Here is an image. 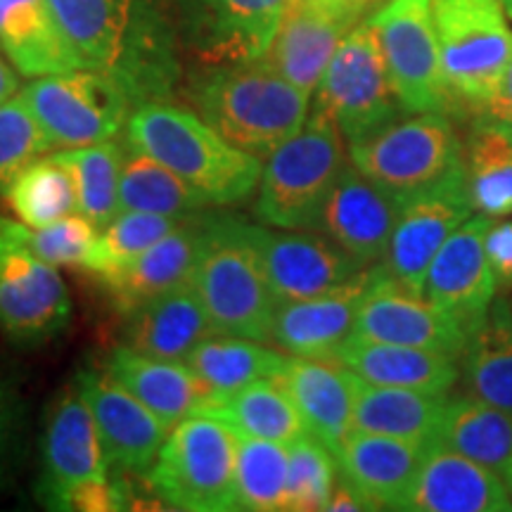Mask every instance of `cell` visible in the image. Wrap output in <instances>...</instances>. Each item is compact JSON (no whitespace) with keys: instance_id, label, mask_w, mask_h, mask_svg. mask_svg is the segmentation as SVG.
Segmentation results:
<instances>
[{"instance_id":"cell-1","label":"cell","mask_w":512,"mask_h":512,"mask_svg":"<svg viewBox=\"0 0 512 512\" xmlns=\"http://www.w3.org/2000/svg\"><path fill=\"white\" fill-rule=\"evenodd\" d=\"M128 147L174 171L209 207L245 202L264 171L259 157L228 143L202 117L164 102H145L131 114Z\"/></svg>"},{"instance_id":"cell-2","label":"cell","mask_w":512,"mask_h":512,"mask_svg":"<svg viewBox=\"0 0 512 512\" xmlns=\"http://www.w3.org/2000/svg\"><path fill=\"white\" fill-rule=\"evenodd\" d=\"M200 117L228 143L268 159L309 119L311 95L275 72L264 57L216 69L195 86Z\"/></svg>"},{"instance_id":"cell-3","label":"cell","mask_w":512,"mask_h":512,"mask_svg":"<svg viewBox=\"0 0 512 512\" xmlns=\"http://www.w3.org/2000/svg\"><path fill=\"white\" fill-rule=\"evenodd\" d=\"M211 328L219 335L271 339L278 299L268 283L252 223L233 216L204 219L195 275Z\"/></svg>"},{"instance_id":"cell-4","label":"cell","mask_w":512,"mask_h":512,"mask_svg":"<svg viewBox=\"0 0 512 512\" xmlns=\"http://www.w3.org/2000/svg\"><path fill=\"white\" fill-rule=\"evenodd\" d=\"M344 166L342 133L328 114L313 107L302 131L266 159L254 214L280 230L320 228L325 204Z\"/></svg>"},{"instance_id":"cell-5","label":"cell","mask_w":512,"mask_h":512,"mask_svg":"<svg viewBox=\"0 0 512 512\" xmlns=\"http://www.w3.org/2000/svg\"><path fill=\"white\" fill-rule=\"evenodd\" d=\"M235 448L238 437L207 415L178 422L147 470L150 489L176 510L228 512L235 501Z\"/></svg>"},{"instance_id":"cell-6","label":"cell","mask_w":512,"mask_h":512,"mask_svg":"<svg viewBox=\"0 0 512 512\" xmlns=\"http://www.w3.org/2000/svg\"><path fill=\"white\" fill-rule=\"evenodd\" d=\"M430 5L453 100L479 112L512 62L510 15L501 0H430Z\"/></svg>"},{"instance_id":"cell-7","label":"cell","mask_w":512,"mask_h":512,"mask_svg":"<svg viewBox=\"0 0 512 512\" xmlns=\"http://www.w3.org/2000/svg\"><path fill=\"white\" fill-rule=\"evenodd\" d=\"M316 110L335 121L347 145L361 143L406 114L370 19L358 22L332 55L316 88Z\"/></svg>"},{"instance_id":"cell-8","label":"cell","mask_w":512,"mask_h":512,"mask_svg":"<svg viewBox=\"0 0 512 512\" xmlns=\"http://www.w3.org/2000/svg\"><path fill=\"white\" fill-rule=\"evenodd\" d=\"M19 93L50 145L64 150L112 140L131 119V91L117 74L102 69L38 76Z\"/></svg>"},{"instance_id":"cell-9","label":"cell","mask_w":512,"mask_h":512,"mask_svg":"<svg viewBox=\"0 0 512 512\" xmlns=\"http://www.w3.org/2000/svg\"><path fill=\"white\" fill-rule=\"evenodd\" d=\"M349 162L370 181L408 200L463 162V143L446 114H411L349 145Z\"/></svg>"},{"instance_id":"cell-10","label":"cell","mask_w":512,"mask_h":512,"mask_svg":"<svg viewBox=\"0 0 512 512\" xmlns=\"http://www.w3.org/2000/svg\"><path fill=\"white\" fill-rule=\"evenodd\" d=\"M368 19L380 36L389 79L403 112H451L456 100L444 76L430 0H387Z\"/></svg>"},{"instance_id":"cell-11","label":"cell","mask_w":512,"mask_h":512,"mask_svg":"<svg viewBox=\"0 0 512 512\" xmlns=\"http://www.w3.org/2000/svg\"><path fill=\"white\" fill-rule=\"evenodd\" d=\"M17 221L0 216V330L12 342L38 344L72 320V297L57 266L22 245Z\"/></svg>"},{"instance_id":"cell-12","label":"cell","mask_w":512,"mask_h":512,"mask_svg":"<svg viewBox=\"0 0 512 512\" xmlns=\"http://www.w3.org/2000/svg\"><path fill=\"white\" fill-rule=\"evenodd\" d=\"M475 214L463 162L403 202L382 264L413 292L425 290L427 268L463 223Z\"/></svg>"},{"instance_id":"cell-13","label":"cell","mask_w":512,"mask_h":512,"mask_svg":"<svg viewBox=\"0 0 512 512\" xmlns=\"http://www.w3.org/2000/svg\"><path fill=\"white\" fill-rule=\"evenodd\" d=\"M354 332L377 342L432 349L453 358H463L472 337L453 313L422 292L401 285L384 264L377 268L363 297Z\"/></svg>"},{"instance_id":"cell-14","label":"cell","mask_w":512,"mask_h":512,"mask_svg":"<svg viewBox=\"0 0 512 512\" xmlns=\"http://www.w3.org/2000/svg\"><path fill=\"white\" fill-rule=\"evenodd\" d=\"M368 5L356 0H292L264 60L287 81L316 93L325 69Z\"/></svg>"},{"instance_id":"cell-15","label":"cell","mask_w":512,"mask_h":512,"mask_svg":"<svg viewBox=\"0 0 512 512\" xmlns=\"http://www.w3.org/2000/svg\"><path fill=\"white\" fill-rule=\"evenodd\" d=\"M491 221L482 214L470 216L432 259L422 290L470 332L484 323L498 294V280L484 245Z\"/></svg>"},{"instance_id":"cell-16","label":"cell","mask_w":512,"mask_h":512,"mask_svg":"<svg viewBox=\"0 0 512 512\" xmlns=\"http://www.w3.org/2000/svg\"><path fill=\"white\" fill-rule=\"evenodd\" d=\"M41 456L43 501L55 510H60L64 496L79 486L110 479V460L102 448L91 406L79 387L64 392L50 411Z\"/></svg>"},{"instance_id":"cell-17","label":"cell","mask_w":512,"mask_h":512,"mask_svg":"<svg viewBox=\"0 0 512 512\" xmlns=\"http://www.w3.org/2000/svg\"><path fill=\"white\" fill-rule=\"evenodd\" d=\"M254 235L278 304L337 290L368 268L332 238L302 230L280 233L261 226H254Z\"/></svg>"},{"instance_id":"cell-18","label":"cell","mask_w":512,"mask_h":512,"mask_svg":"<svg viewBox=\"0 0 512 512\" xmlns=\"http://www.w3.org/2000/svg\"><path fill=\"white\" fill-rule=\"evenodd\" d=\"M403 202L347 162L325 204L320 228L361 264H382Z\"/></svg>"},{"instance_id":"cell-19","label":"cell","mask_w":512,"mask_h":512,"mask_svg":"<svg viewBox=\"0 0 512 512\" xmlns=\"http://www.w3.org/2000/svg\"><path fill=\"white\" fill-rule=\"evenodd\" d=\"M76 387L91 406L110 465L124 472L150 470L171 427L107 373H81Z\"/></svg>"},{"instance_id":"cell-20","label":"cell","mask_w":512,"mask_h":512,"mask_svg":"<svg viewBox=\"0 0 512 512\" xmlns=\"http://www.w3.org/2000/svg\"><path fill=\"white\" fill-rule=\"evenodd\" d=\"M377 268L380 264L368 266L349 283L318 297L278 304L271 330L273 342L294 356L335 358L337 349L354 335L358 311Z\"/></svg>"},{"instance_id":"cell-21","label":"cell","mask_w":512,"mask_h":512,"mask_svg":"<svg viewBox=\"0 0 512 512\" xmlns=\"http://www.w3.org/2000/svg\"><path fill=\"white\" fill-rule=\"evenodd\" d=\"M403 510L512 512V498L501 472L434 441L427 446Z\"/></svg>"},{"instance_id":"cell-22","label":"cell","mask_w":512,"mask_h":512,"mask_svg":"<svg viewBox=\"0 0 512 512\" xmlns=\"http://www.w3.org/2000/svg\"><path fill=\"white\" fill-rule=\"evenodd\" d=\"M278 382L292 396L309 434L337 456L354 432L358 375L337 358L292 356L280 370Z\"/></svg>"},{"instance_id":"cell-23","label":"cell","mask_w":512,"mask_h":512,"mask_svg":"<svg viewBox=\"0 0 512 512\" xmlns=\"http://www.w3.org/2000/svg\"><path fill=\"white\" fill-rule=\"evenodd\" d=\"M427 444L354 430L337 453L342 477L375 510H403L418 477Z\"/></svg>"},{"instance_id":"cell-24","label":"cell","mask_w":512,"mask_h":512,"mask_svg":"<svg viewBox=\"0 0 512 512\" xmlns=\"http://www.w3.org/2000/svg\"><path fill=\"white\" fill-rule=\"evenodd\" d=\"M204 221H183L166 238L138 256L119 273L98 278L110 294L114 309L124 316L178 285L190 283L200 256Z\"/></svg>"},{"instance_id":"cell-25","label":"cell","mask_w":512,"mask_h":512,"mask_svg":"<svg viewBox=\"0 0 512 512\" xmlns=\"http://www.w3.org/2000/svg\"><path fill=\"white\" fill-rule=\"evenodd\" d=\"M335 358L361 380L382 387L448 394L460 377L458 358L408 344L377 342L356 332L337 349Z\"/></svg>"},{"instance_id":"cell-26","label":"cell","mask_w":512,"mask_h":512,"mask_svg":"<svg viewBox=\"0 0 512 512\" xmlns=\"http://www.w3.org/2000/svg\"><path fill=\"white\" fill-rule=\"evenodd\" d=\"M126 318V347L166 361H185L192 349L214 332L192 280L164 292Z\"/></svg>"},{"instance_id":"cell-27","label":"cell","mask_w":512,"mask_h":512,"mask_svg":"<svg viewBox=\"0 0 512 512\" xmlns=\"http://www.w3.org/2000/svg\"><path fill=\"white\" fill-rule=\"evenodd\" d=\"M107 375L143 401L169 427H176L178 422L195 415L200 401L209 394V389L185 361H166V358L140 354L126 344L112 351Z\"/></svg>"},{"instance_id":"cell-28","label":"cell","mask_w":512,"mask_h":512,"mask_svg":"<svg viewBox=\"0 0 512 512\" xmlns=\"http://www.w3.org/2000/svg\"><path fill=\"white\" fill-rule=\"evenodd\" d=\"M0 50L31 79L86 69L57 27L48 0H0Z\"/></svg>"},{"instance_id":"cell-29","label":"cell","mask_w":512,"mask_h":512,"mask_svg":"<svg viewBox=\"0 0 512 512\" xmlns=\"http://www.w3.org/2000/svg\"><path fill=\"white\" fill-rule=\"evenodd\" d=\"M195 415L223 422L240 437L294 444L306 430L302 413L278 380H256L228 394H207Z\"/></svg>"},{"instance_id":"cell-30","label":"cell","mask_w":512,"mask_h":512,"mask_svg":"<svg viewBox=\"0 0 512 512\" xmlns=\"http://www.w3.org/2000/svg\"><path fill=\"white\" fill-rule=\"evenodd\" d=\"M448 394L406 387H382L358 377L354 430L434 444L446 413Z\"/></svg>"},{"instance_id":"cell-31","label":"cell","mask_w":512,"mask_h":512,"mask_svg":"<svg viewBox=\"0 0 512 512\" xmlns=\"http://www.w3.org/2000/svg\"><path fill=\"white\" fill-rule=\"evenodd\" d=\"M48 5L83 67L117 72L126 55L131 0H48Z\"/></svg>"},{"instance_id":"cell-32","label":"cell","mask_w":512,"mask_h":512,"mask_svg":"<svg viewBox=\"0 0 512 512\" xmlns=\"http://www.w3.org/2000/svg\"><path fill=\"white\" fill-rule=\"evenodd\" d=\"M463 166L475 214L512 216V126L479 114L463 143Z\"/></svg>"},{"instance_id":"cell-33","label":"cell","mask_w":512,"mask_h":512,"mask_svg":"<svg viewBox=\"0 0 512 512\" xmlns=\"http://www.w3.org/2000/svg\"><path fill=\"white\" fill-rule=\"evenodd\" d=\"M437 441L501 472L512 458V413L470 392L448 396Z\"/></svg>"},{"instance_id":"cell-34","label":"cell","mask_w":512,"mask_h":512,"mask_svg":"<svg viewBox=\"0 0 512 512\" xmlns=\"http://www.w3.org/2000/svg\"><path fill=\"white\" fill-rule=\"evenodd\" d=\"M209 394H228L256 380H278L287 356L247 337H207L185 358Z\"/></svg>"},{"instance_id":"cell-35","label":"cell","mask_w":512,"mask_h":512,"mask_svg":"<svg viewBox=\"0 0 512 512\" xmlns=\"http://www.w3.org/2000/svg\"><path fill=\"white\" fill-rule=\"evenodd\" d=\"M460 361L467 392L512 413V311L503 302L472 332Z\"/></svg>"},{"instance_id":"cell-36","label":"cell","mask_w":512,"mask_h":512,"mask_svg":"<svg viewBox=\"0 0 512 512\" xmlns=\"http://www.w3.org/2000/svg\"><path fill=\"white\" fill-rule=\"evenodd\" d=\"M119 207L121 211H145V214L183 219L209 204L157 159L128 147L121 166Z\"/></svg>"},{"instance_id":"cell-37","label":"cell","mask_w":512,"mask_h":512,"mask_svg":"<svg viewBox=\"0 0 512 512\" xmlns=\"http://www.w3.org/2000/svg\"><path fill=\"white\" fill-rule=\"evenodd\" d=\"M124 147L105 140V143L69 147L57 152L55 159L72 176L76 188L79 214L91 219L95 226H107L119 214V181L124 166Z\"/></svg>"},{"instance_id":"cell-38","label":"cell","mask_w":512,"mask_h":512,"mask_svg":"<svg viewBox=\"0 0 512 512\" xmlns=\"http://www.w3.org/2000/svg\"><path fill=\"white\" fill-rule=\"evenodd\" d=\"M238 437L235 448V501L238 510H283L290 470V444Z\"/></svg>"},{"instance_id":"cell-39","label":"cell","mask_w":512,"mask_h":512,"mask_svg":"<svg viewBox=\"0 0 512 512\" xmlns=\"http://www.w3.org/2000/svg\"><path fill=\"white\" fill-rule=\"evenodd\" d=\"M5 200L22 223L43 228L76 214V188L72 176L53 157L34 159L5 190Z\"/></svg>"},{"instance_id":"cell-40","label":"cell","mask_w":512,"mask_h":512,"mask_svg":"<svg viewBox=\"0 0 512 512\" xmlns=\"http://www.w3.org/2000/svg\"><path fill=\"white\" fill-rule=\"evenodd\" d=\"M292 0H207L221 53L233 60H259L271 46Z\"/></svg>"},{"instance_id":"cell-41","label":"cell","mask_w":512,"mask_h":512,"mask_svg":"<svg viewBox=\"0 0 512 512\" xmlns=\"http://www.w3.org/2000/svg\"><path fill=\"white\" fill-rule=\"evenodd\" d=\"M178 223L181 219H171V216L119 211L107 226H102L83 271L93 273L95 278L119 273L121 268L133 264L140 254L166 238Z\"/></svg>"},{"instance_id":"cell-42","label":"cell","mask_w":512,"mask_h":512,"mask_svg":"<svg viewBox=\"0 0 512 512\" xmlns=\"http://www.w3.org/2000/svg\"><path fill=\"white\" fill-rule=\"evenodd\" d=\"M337 456L313 434H304L290 444V470L283 510L313 512L328 510L337 484Z\"/></svg>"},{"instance_id":"cell-43","label":"cell","mask_w":512,"mask_h":512,"mask_svg":"<svg viewBox=\"0 0 512 512\" xmlns=\"http://www.w3.org/2000/svg\"><path fill=\"white\" fill-rule=\"evenodd\" d=\"M50 147L53 145L22 93L0 102V192L8 190V185Z\"/></svg>"},{"instance_id":"cell-44","label":"cell","mask_w":512,"mask_h":512,"mask_svg":"<svg viewBox=\"0 0 512 512\" xmlns=\"http://www.w3.org/2000/svg\"><path fill=\"white\" fill-rule=\"evenodd\" d=\"M17 238L29 247L38 259L53 266H79L86 264L93 242L98 238V226L91 219L79 214H69L64 219L43 228H31L27 223H15Z\"/></svg>"},{"instance_id":"cell-45","label":"cell","mask_w":512,"mask_h":512,"mask_svg":"<svg viewBox=\"0 0 512 512\" xmlns=\"http://www.w3.org/2000/svg\"><path fill=\"white\" fill-rule=\"evenodd\" d=\"M486 254L494 268L498 290H512V219H494L486 230Z\"/></svg>"},{"instance_id":"cell-46","label":"cell","mask_w":512,"mask_h":512,"mask_svg":"<svg viewBox=\"0 0 512 512\" xmlns=\"http://www.w3.org/2000/svg\"><path fill=\"white\" fill-rule=\"evenodd\" d=\"M479 114L512 126V62L508 64V69H505L503 79L498 83L494 95L486 100V105L479 110Z\"/></svg>"},{"instance_id":"cell-47","label":"cell","mask_w":512,"mask_h":512,"mask_svg":"<svg viewBox=\"0 0 512 512\" xmlns=\"http://www.w3.org/2000/svg\"><path fill=\"white\" fill-rule=\"evenodd\" d=\"M328 510H354V512L358 510L361 512V510H375V508H373V503H370L368 498L361 494V491L354 489V486H351L344 477H339L335 489H332Z\"/></svg>"},{"instance_id":"cell-48","label":"cell","mask_w":512,"mask_h":512,"mask_svg":"<svg viewBox=\"0 0 512 512\" xmlns=\"http://www.w3.org/2000/svg\"><path fill=\"white\" fill-rule=\"evenodd\" d=\"M12 427H15V408H12V396L3 382H0V467L10 451Z\"/></svg>"},{"instance_id":"cell-49","label":"cell","mask_w":512,"mask_h":512,"mask_svg":"<svg viewBox=\"0 0 512 512\" xmlns=\"http://www.w3.org/2000/svg\"><path fill=\"white\" fill-rule=\"evenodd\" d=\"M17 91H19L17 74L12 72V69L8 67V62L0 57V102L10 100L12 95H17Z\"/></svg>"},{"instance_id":"cell-50","label":"cell","mask_w":512,"mask_h":512,"mask_svg":"<svg viewBox=\"0 0 512 512\" xmlns=\"http://www.w3.org/2000/svg\"><path fill=\"white\" fill-rule=\"evenodd\" d=\"M501 477H503L505 486H508V494L512 498V458L508 460V463H505V467L501 470Z\"/></svg>"},{"instance_id":"cell-51","label":"cell","mask_w":512,"mask_h":512,"mask_svg":"<svg viewBox=\"0 0 512 512\" xmlns=\"http://www.w3.org/2000/svg\"><path fill=\"white\" fill-rule=\"evenodd\" d=\"M503 3V8H505V12H508L510 15V19H512V0H501Z\"/></svg>"},{"instance_id":"cell-52","label":"cell","mask_w":512,"mask_h":512,"mask_svg":"<svg viewBox=\"0 0 512 512\" xmlns=\"http://www.w3.org/2000/svg\"><path fill=\"white\" fill-rule=\"evenodd\" d=\"M356 3H361V5H370V3H377V0H356Z\"/></svg>"}]
</instances>
